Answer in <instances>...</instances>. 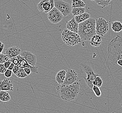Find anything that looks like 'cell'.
<instances>
[{
  "label": "cell",
  "mask_w": 122,
  "mask_h": 113,
  "mask_svg": "<svg viewBox=\"0 0 122 113\" xmlns=\"http://www.w3.org/2000/svg\"><path fill=\"white\" fill-rule=\"evenodd\" d=\"M20 55L31 66H35L37 63V57L31 52L24 51L21 52Z\"/></svg>",
  "instance_id": "cell-11"
},
{
  "label": "cell",
  "mask_w": 122,
  "mask_h": 113,
  "mask_svg": "<svg viewBox=\"0 0 122 113\" xmlns=\"http://www.w3.org/2000/svg\"><path fill=\"white\" fill-rule=\"evenodd\" d=\"M90 43L93 47H99L102 44V38L100 36L96 34L91 38Z\"/></svg>",
  "instance_id": "cell-17"
},
{
  "label": "cell",
  "mask_w": 122,
  "mask_h": 113,
  "mask_svg": "<svg viewBox=\"0 0 122 113\" xmlns=\"http://www.w3.org/2000/svg\"><path fill=\"white\" fill-rule=\"evenodd\" d=\"M10 58L7 55L0 54V64H4L5 62L9 61Z\"/></svg>",
  "instance_id": "cell-27"
},
{
  "label": "cell",
  "mask_w": 122,
  "mask_h": 113,
  "mask_svg": "<svg viewBox=\"0 0 122 113\" xmlns=\"http://www.w3.org/2000/svg\"><path fill=\"white\" fill-rule=\"evenodd\" d=\"M121 107H122V103H121Z\"/></svg>",
  "instance_id": "cell-37"
},
{
  "label": "cell",
  "mask_w": 122,
  "mask_h": 113,
  "mask_svg": "<svg viewBox=\"0 0 122 113\" xmlns=\"http://www.w3.org/2000/svg\"><path fill=\"white\" fill-rule=\"evenodd\" d=\"M11 62L9 60V61H7V62H5V63H4V66H5V67H6L7 69V68H8V67L10 66V64H11Z\"/></svg>",
  "instance_id": "cell-34"
},
{
  "label": "cell",
  "mask_w": 122,
  "mask_h": 113,
  "mask_svg": "<svg viewBox=\"0 0 122 113\" xmlns=\"http://www.w3.org/2000/svg\"><path fill=\"white\" fill-rule=\"evenodd\" d=\"M66 71L65 70H61L56 74L55 77V81L59 85H61L63 84L65 78Z\"/></svg>",
  "instance_id": "cell-16"
},
{
  "label": "cell",
  "mask_w": 122,
  "mask_h": 113,
  "mask_svg": "<svg viewBox=\"0 0 122 113\" xmlns=\"http://www.w3.org/2000/svg\"><path fill=\"white\" fill-rule=\"evenodd\" d=\"M11 99L10 94L6 91H0V101L2 102H8Z\"/></svg>",
  "instance_id": "cell-20"
},
{
  "label": "cell",
  "mask_w": 122,
  "mask_h": 113,
  "mask_svg": "<svg viewBox=\"0 0 122 113\" xmlns=\"http://www.w3.org/2000/svg\"><path fill=\"white\" fill-rule=\"evenodd\" d=\"M56 90L62 99L65 101H72L77 98L79 94L75 93L69 88L67 85H59Z\"/></svg>",
  "instance_id": "cell-5"
},
{
  "label": "cell",
  "mask_w": 122,
  "mask_h": 113,
  "mask_svg": "<svg viewBox=\"0 0 122 113\" xmlns=\"http://www.w3.org/2000/svg\"><path fill=\"white\" fill-rule=\"evenodd\" d=\"M94 1L97 5H100L102 8L111 5L112 2V0H94Z\"/></svg>",
  "instance_id": "cell-22"
},
{
  "label": "cell",
  "mask_w": 122,
  "mask_h": 113,
  "mask_svg": "<svg viewBox=\"0 0 122 113\" xmlns=\"http://www.w3.org/2000/svg\"><path fill=\"white\" fill-rule=\"evenodd\" d=\"M0 91H13L14 87L12 82L8 79H5L0 81Z\"/></svg>",
  "instance_id": "cell-13"
},
{
  "label": "cell",
  "mask_w": 122,
  "mask_h": 113,
  "mask_svg": "<svg viewBox=\"0 0 122 113\" xmlns=\"http://www.w3.org/2000/svg\"><path fill=\"white\" fill-rule=\"evenodd\" d=\"M9 61L14 64L15 65H17V66H19V60L17 56L10 58Z\"/></svg>",
  "instance_id": "cell-28"
},
{
  "label": "cell",
  "mask_w": 122,
  "mask_h": 113,
  "mask_svg": "<svg viewBox=\"0 0 122 113\" xmlns=\"http://www.w3.org/2000/svg\"><path fill=\"white\" fill-rule=\"evenodd\" d=\"M64 17L63 15L55 7L47 13L48 20L54 24H56L61 22Z\"/></svg>",
  "instance_id": "cell-9"
},
{
  "label": "cell",
  "mask_w": 122,
  "mask_h": 113,
  "mask_svg": "<svg viewBox=\"0 0 122 113\" xmlns=\"http://www.w3.org/2000/svg\"><path fill=\"white\" fill-rule=\"evenodd\" d=\"M86 6L85 3L82 0H72L71 7H84Z\"/></svg>",
  "instance_id": "cell-23"
},
{
  "label": "cell",
  "mask_w": 122,
  "mask_h": 113,
  "mask_svg": "<svg viewBox=\"0 0 122 113\" xmlns=\"http://www.w3.org/2000/svg\"><path fill=\"white\" fill-rule=\"evenodd\" d=\"M77 73L73 69H68L66 71L65 78L62 85H67L80 82Z\"/></svg>",
  "instance_id": "cell-8"
},
{
  "label": "cell",
  "mask_w": 122,
  "mask_h": 113,
  "mask_svg": "<svg viewBox=\"0 0 122 113\" xmlns=\"http://www.w3.org/2000/svg\"><path fill=\"white\" fill-rule=\"evenodd\" d=\"M24 69L25 70V73H26V74H27L28 76L31 73V70H30V68L25 67V68H24Z\"/></svg>",
  "instance_id": "cell-32"
},
{
  "label": "cell",
  "mask_w": 122,
  "mask_h": 113,
  "mask_svg": "<svg viewBox=\"0 0 122 113\" xmlns=\"http://www.w3.org/2000/svg\"><path fill=\"white\" fill-rule=\"evenodd\" d=\"M103 84V80L100 77L97 76L95 78L93 81V85L97 86L98 87H101Z\"/></svg>",
  "instance_id": "cell-24"
},
{
  "label": "cell",
  "mask_w": 122,
  "mask_h": 113,
  "mask_svg": "<svg viewBox=\"0 0 122 113\" xmlns=\"http://www.w3.org/2000/svg\"><path fill=\"white\" fill-rule=\"evenodd\" d=\"M13 74V71L12 70H10L7 69L5 73H4L5 76L7 78H9L12 76Z\"/></svg>",
  "instance_id": "cell-29"
},
{
  "label": "cell",
  "mask_w": 122,
  "mask_h": 113,
  "mask_svg": "<svg viewBox=\"0 0 122 113\" xmlns=\"http://www.w3.org/2000/svg\"><path fill=\"white\" fill-rule=\"evenodd\" d=\"M17 58L19 60V67L20 68H24L25 67H28L30 68L31 71V73L34 74H36L38 73V67L37 66H31L28 63L26 62V61L24 58H23L21 56L20 54L17 56Z\"/></svg>",
  "instance_id": "cell-12"
},
{
  "label": "cell",
  "mask_w": 122,
  "mask_h": 113,
  "mask_svg": "<svg viewBox=\"0 0 122 113\" xmlns=\"http://www.w3.org/2000/svg\"><path fill=\"white\" fill-rule=\"evenodd\" d=\"M54 7V0H41L37 5L39 11L45 13H48Z\"/></svg>",
  "instance_id": "cell-10"
},
{
  "label": "cell",
  "mask_w": 122,
  "mask_h": 113,
  "mask_svg": "<svg viewBox=\"0 0 122 113\" xmlns=\"http://www.w3.org/2000/svg\"><path fill=\"white\" fill-rule=\"evenodd\" d=\"M20 68V67H19L18 66L15 65V67L12 70L13 73H14L15 75L19 71Z\"/></svg>",
  "instance_id": "cell-31"
},
{
  "label": "cell",
  "mask_w": 122,
  "mask_h": 113,
  "mask_svg": "<svg viewBox=\"0 0 122 113\" xmlns=\"http://www.w3.org/2000/svg\"><path fill=\"white\" fill-rule=\"evenodd\" d=\"M7 69L5 67L4 64H0V73L4 74Z\"/></svg>",
  "instance_id": "cell-30"
},
{
  "label": "cell",
  "mask_w": 122,
  "mask_h": 113,
  "mask_svg": "<svg viewBox=\"0 0 122 113\" xmlns=\"http://www.w3.org/2000/svg\"><path fill=\"white\" fill-rule=\"evenodd\" d=\"M21 50L17 46L10 47L5 50V54L7 55L9 58L15 57L21 53Z\"/></svg>",
  "instance_id": "cell-14"
},
{
  "label": "cell",
  "mask_w": 122,
  "mask_h": 113,
  "mask_svg": "<svg viewBox=\"0 0 122 113\" xmlns=\"http://www.w3.org/2000/svg\"><path fill=\"white\" fill-rule=\"evenodd\" d=\"M107 63L109 64L117 65L119 59L122 58V37L117 35L108 44Z\"/></svg>",
  "instance_id": "cell-1"
},
{
  "label": "cell",
  "mask_w": 122,
  "mask_h": 113,
  "mask_svg": "<svg viewBox=\"0 0 122 113\" xmlns=\"http://www.w3.org/2000/svg\"><path fill=\"white\" fill-rule=\"evenodd\" d=\"M15 75L20 78H24L28 76L23 68H20L19 71L15 74Z\"/></svg>",
  "instance_id": "cell-25"
},
{
  "label": "cell",
  "mask_w": 122,
  "mask_h": 113,
  "mask_svg": "<svg viewBox=\"0 0 122 113\" xmlns=\"http://www.w3.org/2000/svg\"><path fill=\"white\" fill-rule=\"evenodd\" d=\"M92 89L93 90L94 93L97 97H100L102 95V92L100 87L93 85Z\"/></svg>",
  "instance_id": "cell-26"
},
{
  "label": "cell",
  "mask_w": 122,
  "mask_h": 113,
  "mask_svg": "<svg viewBox=\"0 0 122 113\" xmlns=\"http://www.w3.org/2000/svg\"><path fill=\"white\" fill-rule=\"evenodd\" d=\"M117 65H118L119 66L122 67V58L119 59L117 62Z\"/></svg>",
  "instance_id": "cell-35"
},
{
  "label": "cell",
  "mask_w": 122,
  "mask_h": 113,
  "mask_svg": "<svg viewBox=\"0 0 122 113\" xmlns=\"http://www.w3.org/2000/svg\"><path fill=\"white\" fill-rule=\"evenodd\" d=\"M96 20L90 18L84 21L79 24L78 34L81 39L84 41H89L96 35Z\"/></svg>",
  "instance_id": "cell-2"
},
{
  "label": "cell",
  "mask_w": 122,
  "mask_h": 113,
  "mask_svg": "<svg viewBox=\"0 0 122 113\" xmlns=\"http://www.w3.org/2000/svg\"><path fill=\"white\" fill-rule=\"evenodd\" d=\"M81 72L85 73L86 77H83L86 85L90 89H92L93 85V82L96 77L98 76L94 72V65L92 62H86L80 64Z\"/></svg>",
  "instance_id": "cell-3"
},
{
  "label": "cell",
  "mask_w": 122,
  "mask_h": 113,
  "mask_svg": "<svg viewBox=\"0 0 122 113\" xmlns=\"http://www.w3.org/2000/svg\"><path fill=\"white\" fill-rule=\"evenodd\" d=\"M111 28L115 33H119L122 31V23L119 21H115L112 23Z\"/></svg>",
  "instance_id": "cell-19"
},
{
  "label": "cell",
  "mask_w": 122,
  "mask_h": 113,
  "mask_svg": "<svg viewBox=\"0 0 122 113\" xmlns=\"http://www.w3.org/2000/svg\"><path fill=\"white\" fill-rule=\"evenodd\" d=\"M61 37L64 43L68 46H74L81 43V39L77 33L65 29L62 33Z\"/></svg>",
  "instance_id": "cell-4"
},
{
  "label": "cell",
  "mask_w": 122,
  "mask_h": 113,
  "mask_svg": "<svg viewBox=\"0 0 122 113\" xmlns=\"http://www.w3.org/2000/svg\"><path fill=\"white\" fill-rule=\"evenodd\" d=\"M15 64L11 62V63L10 64V66L8 67V68H7V69H9V70H12V71L13 69L14 68V67H15Z\"/></svg>",
  "instance_id": "cell-36"
},
{
  "label": "cell",
  "mask_w": 122,
  "mask_h": 113,
  "mask_svg": "<svg viewBox=\"0 0 122 113\" xmlns=\"http://www.w3.org/2000/svg\"><path fill=\"white\" fill-rule=\"evenodd\" d=\"M54 7L62 13L64 17H66L71 13L72 8L68 3L63 0H54Z\"/></svg>",
  "instance_id": "cell-7"
},
{
  "label": "cell",
  "mask_w": 122,
  "mask_h": 113,
  "mask_svg": "<svg viewBox=\"0 0 122 113\" xmlns=\"http://www.w3.org/2000/svg\"><path fill=\"white\" fill-rule=\"evenodd\" d=\"M90 14L88 13L85 12L83 14L75 16V20L78 24L90 18Z\"/></svg>",
  "instance_id": "cell-18"
},
{
  "label": "cell",
  "mask_w": 122,
  "mask_h": 113,
  "mask_svg": "<svg viewBox=\"0 0 122 113\" xmlns=\"http://www.w3.org/2000/svg\"><path fill=\"white\" fill-rule=\"evenodd\" d=\"M66 28L71 31L78 33L79 24L75 21L74 17L66 22Z\"/></svg>",
  "instance_id": "cell-15"
},
{
  "label": "cell",
  "mask_w": 122,
  "mask_h": 113,
  "mask_svg": "<svg viewBox=\"0 0 122 113\" xmlns=\"http://www.w3.org/2000/svg\"><path fill=\"white\" fill-rule=\"evenodd\" d=\"M5 47V45L2 42L0 41V54H2Z\"/></svg>",
  "instance_id": "cell-33"
},
{
  "label": "cell",
  "mask_w": 122,
  "mask_h": 113,
  "mask_svg": "<svg viewBox=\"0 0 122 113\" xmlns=\"http://www.w3.org/2000/svg\"><path fill=\"white\" fill-rule=\"evenodd\" d=\"M95 29L96 34L103 37L107 34L109 30L108 22L103 17H100L96 20Z\"/></svg>",
  "instance_id": "cell-6"
},
{
  "label": "cell",
  "mask_w": 122,
  "mask_h": 113,
  "mask_svg": "<svg viewBox=\"0 0 122 113\" xmlns=\"http://www.w3.org/2000/svg\"><path fill=\"white\" fill-rule=\"evenodd\" d=\"M91 0V1H94V0Z\"/></svg>",
  "instance_id": "cell-38"
},
{
  "label": "cell",
  "mask_w": 122,
  "mask_h": 113,
  "mask_svg": "<svg viewBox=\"0 0 122 113\" xmlns=\"http://www.w3.org/2000/svg\"><path fill=\"white\" fill-rule=\"evenodd\" d=\"M85 12V8L84 7H73L72 9L71 13L73 16H76Z\"/></svg>",
  "instance_id": "cell-21"
}]
</instances>
